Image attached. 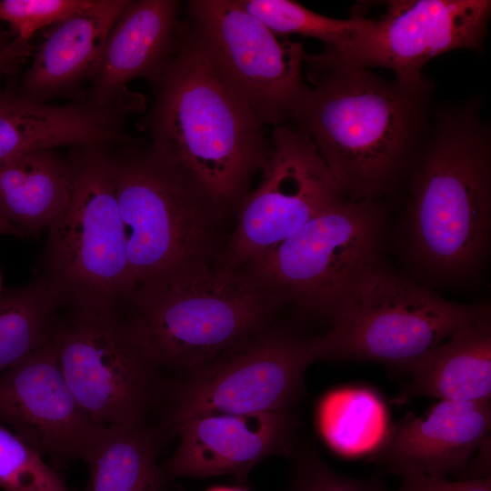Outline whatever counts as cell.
I'll return each instance as SVG.
<instances>
[{
    "label": "cell",
    "mask_w": 491,
    "mask_h": 491,
    "mask_svg": "<svg viewBox=\"0 0 491 491\" xmlns=\"http://www.w3.org/2000/svg\"><path fill=\"white\" fill-rule=\"evenodd\" d=\"M304 64L312 85L288 123L309 135L346 199L378 201L392 193L408 179L426 142L433 82L388 80L306 53Z\"/></svg>",
    "instance_id": "6da1fadb"
},
{
    "label": "cell",
    "mask_w": 491,
    "mask_h": 491,
    "mask_svg": "<svg viewBox=\"0 0 491 491\" xmlns=\"http://www.w3.org/2000/svg\"><path fill=\"white\" fill-rule=\"evenodd\" d=\"M152 86L148 152L192 176L227 216L235 215L269 156L266 125L219 76L183 23L175 51Z\"/></svg>",
    "instance_id": "7a4b0ae2"
},
{
    "label": "cell",
    "mask_w": 491,
    "mask_h": 491,
    "mask_svg": "<svg viewBox=\"0 0 491 491\" xmlns=\"http://www.w3.org/2000/svg\"><path fill=\"white\" fill-rule=\"evenodd\" d=\"M406 222L415 261L428 274H473L491 217V128L480 96L435 105L408 176Z\"/></svg>",
    "instance_id": "3957f363"
},
{
    "label": "cell",
    "mask_w": 491,
    "mask_h": 491,
    "mask_svg": "<svg viewBox=\"0 0 491 491\" xmlns=\"http://www.w3.org/2000/svg\"><path fill=\"white\" fill-rule=\"evenodd\" d=\"M283 306L246 266L218 258L186 262L135 284L116 313L149 359L180 377L271 326Z\"/></svg>",
    "instance_id": "277c9868"
},
{
    "label": "cell",
    "mask_w": 491,
    "mask_h": 491,
    "mask_svg": "<svg viewBox=\"0 0 491 491\" xmlns=\"http://www.w3.org/2000/svg\"><path fill=\"white\" fill-rule=\"evenodd\" d=\"M67 203L49 225L41 275L65 307L116 312L134 287L105 145L71 147Z\"/></svg>",
    "instance_id": "5b68a950"
},
{
    "label": "cell",
    "mask_w": 491,
    "mask_h": 491,
    "mask_svg": "<svg viewBox=\"0 0 491 491\" xmlns=\"http://www.w3.org/2000/svg\"><path fill=\"white\" fill-rule=\"evenodd\" d=\"M139 144L112 154L135 285L186 262L220 258L227 217L197 181L156 160Z\"/></svg>",
    "instance_id": "8992f818"
},
{
    "label": "cell",
    "mask_w": 491,
    "mask_h": 491,
    "mask_svg": "<svg viewBox=\"0 0 491 491\" xmlns=\"http://www.w3.org/2000/svg\"><path fill=\"white\" fill-rule=\"evenodd\" d=\"M486 317V305L446 300L378 265L347 291L330 328L313 336V345L317 361H368L409 371L456 331Z\"/></svg>",
    "instance_id": "52a82bcc"
},
{
    "label": "cell",
    "mask_w": 491,
    "mask_h": 491,
    "mask_svg": "<svg viewBox=\"0 0 491 491\" xmlns=\"http://www.w3.org/2000/svg\"><path fill=\"white\" fill-rule=\"evenodd\" d=\"M384 219L378 201L344 198L245 266L298 316L330 322L347 291L380 265Z\"/></svg>",
    "instance_id": "ba28073f"
},
{
    "label": "cell",
    "mask_w": 491,
    "mask_h": 491,
    "mask_svg": "<svg viewBox=\"0 0 491 491\" xmlns=\"http://www.w3.org/2000/svg\"><path fill=\"white\" fill-rule=\"evenodd\" d=\"M316 361L313 336L272 325L201 368L170 380L160 428L171 435L205 414L290 412L304 396L305 372Z\"/></svg>",
    "instance_id": "9c48e42d"
},
{
    "label": "cell",
    "mask_w": 491,
    "mask_h": 491,
    "mask_svg": "<svg viewBox=\"0 0 491 491\" xmlns=\"http://www.w3.org/2000/svg\"><path fill=\"white\" fill-rule=\"evenodd\" d=\"M185 11L193 39L261 123L288 122L308 90L303 45L280 38L239 0H190Z\"/></svg>",
    "instance_id": "30bf717a"
},
{
    "label": "cell",
    "mask_w": 491,
    "mask_h": 491,
    "mask_svg": "<svg viewBox=\"0 0 491 491\" xmlns=\"http://www.w3.org/2000/svg\"><path fill=\"white\" fill-rule=\"evenodd\" d=\"M55 336L72 393L95 422L145 421L169 382L129 335L116 312L65 307Z\"/></svg>",
    "instance_id": "8fae6325"
},
{
    "label": "cell",
    "mask_w": 491,
    "mask_h": 491,
    "mask_svg": "<svg viewBox=\"0 0 491 491\" xmlns=\"http://www.w3.org/2000/svg\"><path fill=\"white\" fill-rule=\"evenodd\" d=\"M270 142L260 183L235 214V226L220 257L225 265L248 264L346 198L303 130L288 122L276 125Z\"/></svg>",
    "instance_id": "7c38bea8"
},
{
    "label": "cell",
    "mask_w": 491,
    "mask_h": 491,
    "mask_svg": "<svg viewBox=\"0 0 491 491\" xmlns=\"http://www.w3.org/2000/svg\"><path fill=\"white\" fill-rule=\"evenodd\" d=\"M490 14L489 0H390L351 44L310 55L332 65L386 68L398 80L417 82L433 57L455 49L479 52Z\"/></svg>",
    "instance_id": "4fadbf2b"
},
{
    "label": "cell",
    "mask_w": 491,
    "mask_h": 491,
    "mask_svg": "<svg viewBox=\"0 0 491 491\" xmlns=\"http://www.w3.org/2000/svg\"><path fill=\"white\" fill-rule=\"evenodd\" d=\"M0 423L57 469L86 463L107 426L85 414L68 386L55 333L0 375Z\"/></svg>",
    "instance_id": "5bb4252c"
},
{
    "label": "cell",
    "mask_w": 491,
    "mask_h": 491,
    "mask_svg": "<svg viewBox=\"0 0 491 491\" xmlns=\"http://www.w3.org/2000/svg\"><path fill=\"white\" fill-rule=\"evenodd\" d=\"M297 420L290 412L205 414L178 426L179 443L165 464L170 477L230 475L245 481L265 458L295 451Z\"/></svg>",
    "instance_id": "9a60e30c"
},
{
    "label": "cell",
    "mask_w": 491,
    "mask_h": 491,
    "mask_svg": "<svg viewBox=\"0 0 491 491\" xmlns=\"http://www.w3.org/2000/svg\"><path fill=\"white\" fill-rule=\"evenodd\" d=\"M179 15V1H129L108 35L88 102L110 107L130 99L136 93L126 85L135 78L152 85L175 51Z\"/></svg>",
    "instance_id": "2e32d148"
},
{
    "label": "cell",
    "mask_w": 491,
    "mask_h": 491,
    "mask_svg": "<svg viewBox=\"0 0 491 491\" xmlns=\"http://www.w3.org/2000/svg\"><path fill=\"white\" fill-rule=\"evenodd\" d=\"M144 109L138 99L110 107L90 102L53 105L0 94V162L58 146L136 143L125 131L126 117Z\"/></svg>",
    "instance_id": "e0dca14e"
},
{
    "label": "cell",
    "mask_w": 491,
    "mask_h": 491,
    "mask_svg": "<svg viewBox=\"0 0 491 491\" xmlns=\"http://www.w3.org/2000/svg\"><path fill=\"white\" fill-rule=\"evenodd\" d=\"M490 425V399L440 400L424 417L405 421L385 436L379 457L396 474L413 470L446 476L466 467Z\"/></svg>",
    "instance_id": "ac0fdd59"
},
{
    "label": "cell",
    "mask_w": 491,
    "mask_h": 491,
    "mask_svg": "<svg viewBox=\"0 0 491 491\" xmlns=\"http://www.w3.org/2000/svg\"><path fill=\"white\" fill-rule=\"evenodd\" d=\"M128 3L94 0L86 10L59 23L34 54L24 77V96L45 103L92 80L108 35Z\"/></svg>",
    "instance_id": "d6986e66"
},
{
    "label": "cell",
    "mask_w": 491,
    "mask_h": 491,
    "mask_svg": "<svg viewBox=\"0 0 491 491\" xmlns=\"http://www.w3.org/2000/svg\"><path fill=\"white\" fill-rule=\"evenodd\" d=\"M395 399L428 396L439 400L481 401L491 395V324L481 319L456 331L421 357Z\"/></svg>",
    "instance_id": "ffe728a7"
},
{
    "label": "cell",
    "mask_w": 491,
    "mask_h": 491,
    "mask_svg": "<svg viewBox=\"0 0 491 491\" xmlns=\"http://www.w3.org/2000/svg\"><path fill=\"white\" fill-rule=\"evenodd\" d=\"M72 171L55 149L0 162V207L24 236L46 229L65 206Z\"/></svg>",
    "instance_id": "44dd1931"
},
{
    "label": "cell",
    "mask_w": 491,
    "mask_h": 491,
    "mask_svg": "<svg viewBox=\"0 0 491 491\" xmlns=\"http://www.w3.org/2000/svg\"><path fill=\"white\" fill-rule=\"evenodd\" d=\"M165 434L146 421L107 426L86 464V491H160L157 455Z\"/></svg>",
    "instance_id": "7402d4cb"
},
{
    "label": "cell",
    "mask_w": 491,
    "mask_h": 491,
    "mask_svg": "<svg viewBox=\"0 0 491 491\" xmlns=\"http://www.w3.org/2000/svg\"><path fill=\"white\" fill-rule=\"evenodd\" d=\"M63 308L42 276L0 295V375L53 338Z\"/></svg>",
    "instance_id": "603a6c76"
},
{
    "label": "cell",
    "mask_w": 491,
    "mask_h": 491,
    "mask_svg": "<svg viewBox=\"0 0 491 491\" xmlns=\"http://www.w3.org/2000/svg\"><path fill=\"white\" fill-rule=\"evenodd\" d=\"M318 426L326 441L343 454H360L384 435L386 413L381 401L365 389L327 395L318 407Z\"/></svg>",
    "instance_id": "cb8c5ba5"
},
{
    "label": "cell",
    "mask_w": 491,
    "mask_h": 491,
    "mask_svg": "<svg viewBox=\"0 0 491 491\" xmlns=\"http://www.w3.org/2000/svg\"><path fill=\"white\" fill-rule=\"evenodd\" d=\"M239 3L276 35L314 37L329 49L351 44L370 21L357 11L349 19L325 16L291 0H239Z\"/></svg>",
    "instance_id": "d4e9b609"
},
{
    "label": "cell",
    "mask_w": 491,
    "mask_h": 491,
    "mask_svg": "<svg viewBox=\"0 0 491 491\" xmlns=\"http://www.w3.org/2000/svg\"><path fill=\"white\" fill-rule=\"evenodd\" d=\"M1 491H69L57 468L0 423Z\"/></svg>",
    "instance_id": "484cf974"
},
{
    "label": "cell",
    "mask_w": 491,
    "mask_h": 491,
    "mask_svg": "<svg viewBox=\"0 0 491 491\" xmlns=\"http://www.w3.org/2000/svg\"><path fill=\"white\" fill-rule=\"evenodd\" d=\"M94 0H2L0 20L7 23L16 37L30 41L45 26L58 25L86 10Z\"/></svg>",
    "instance_id": "4316f807"
},
{
    "label": "cell",
    "mask_w": 491,
    "mask_h": 491,
    "mask_svg": "<svg viewBox=\"0 0 491 491\" xmlns=\"http://www.w3.org/2000/svg\"><path fill=\"white\" fill-rule=\"evenodd\" d=\"M290 491H388L376 479H356L333 470L310 448L296 456Z\"/></svg>",
    "instance_id": "83f0119b"
},
{
    "label": "cell",
    "mask_w": 491,
    "mask_h": 491,
    "mask_svg": "<svg viewBox=\"0 0 491 491\" xmlns=\"http://www.w3.org/2000/svg\"><path fill=\"white\" fill-rule=\"evenodd\" d=\"M398 475L401 476L402 482L396 491H491L489 476L449 481L445 476L413 470H404Z\"/></svg>",
    "instance_id": "f1b7e54d"
},
{
    "label": "cell",
    "mask_w": 491,
    "mask_h": 491,
    "mask_svg": "<svg viewBox=\"0 0 491 491\" xmlns=\"http://www.w3.org/2000/svg\"><path fill=\"white\" fill-rule=\"evenodd\" d=\"M32 54L33 47L30 41L15 36L14 40L0 47V75L17 68Z\"/></svg>",
    "instance_id": "f546056e"
},
{
    "label": "cell",
    "mask_w": 491,
    "mask_h": 491,
    "mask_svg": "<svg viewBox=\"0 0 491 491\" xmlns=\"http://www.w3.org/2000/svg\"><path fill=\"white\" fill-rule=\"evenodd\" d=\"M9 235L23 237L22 232L11 222L5 212L0 207V235Z\"/></svg>",
    "instance_id": "4dcf8cb0"
},
{
    "label": "cell",
    "mask_w": 491,
    "mask_h": 491,
    "mask_svg": "<svg viewBox=\"0 0 491 491\" xmlns=\"http://www.w3.org/2000/svg\"><path fill=\"white\" fill-rule=\"evenodd\" d=\"M207 491H246L242 488L230 487V486H215L208 489Z\"/></svg>",
    "instance_id": "1f68e13d"
}]
</instances>
